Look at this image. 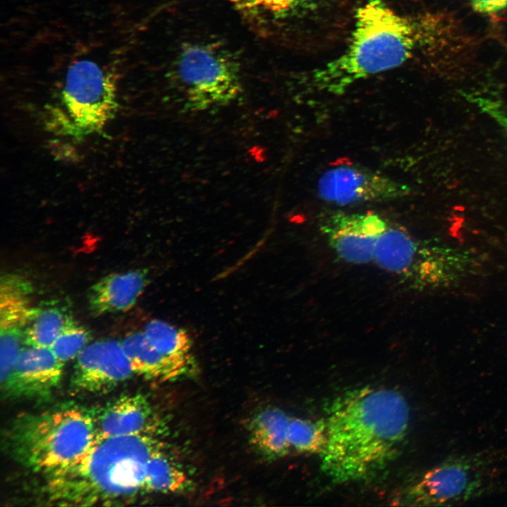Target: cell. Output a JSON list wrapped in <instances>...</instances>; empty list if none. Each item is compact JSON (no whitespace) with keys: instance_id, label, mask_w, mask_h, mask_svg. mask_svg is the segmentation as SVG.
Returning a JSON list of instances; mask_svg holds the SVG:
<instances>
[{"instance_id":"5b68a950","label":"cell","mask_w":507,"mask_h":507,"mask_svg":"<svg viewBox=\"0 0 507 507\" xmlns=\"http://www.w3.org/2000/svg\"><path fill=\"white\" fill-rule=\"evenodd\" d=\"M118 104L113 79L89 60L72 63L58 101L46 107L50 132L80 141L103 130L115 116Z\"/></svg>"},{"instance_id":"7c38bea8","label":"cell","mask_w":507,"mask_h":507,"mask_svg":"<svg viewBox=\"0 0 507 507\" xmlns=\"http://www.w3.org/2000/svg\"><path fill=\"white\" fill-rule=\"evenodd\" d=\"M63 366L50 348L26 346L1 391L6 396L44 395L60 382Z\"/></svg>"},{"instance_id":"d4e9b609","label":"cell","mask_w":507,"mask_h":507,"mask_svg":"<svg viewBox=\"0 0 507 507\" xmlns=\"http://www.w3.org/2000/svg\"><path fill=\"white\" fill-rule=\"evenodd\" d=\"M475 101L486 113L500 124L507 131V113L496 102L485 99H475Z\"/></svg>"},{"instance_id":"8992f818","label":"cell","mask_w":507,"mask_h":507,"mask_svg":"<svg viewBox=\"0 0 507 507\" xmlns=\"http://www.w3.org/2000/svg\"><path fill=\"white\" fill-rule=\"evenodd\" d=\"M373 260L384 270L420 289L452 285L468 276L475 267L471 254L418 241L389 223L376 242Z\"/></svg>"},{"instance_id":"9c48e42d","label":"cell","mask_w":507,"mask_h":507,"mask_svg":"<svg viewBox=\"0 0 507 507\" xmlns=\"http://www.w3.org/2000/svg\"><path fill=\"white\" fill-rule=\"evenodd\" d=\"M410 191L389 177L352 165L330 168L318 182L319 196L337 205L390 201L404 197Z\"/></svg>"},{"instance_id":"5bb4252c","label":"cell","mask_w":507,"mask_h":507,"mask_svg":"<svg viewBox=\"0 0 507 507\" xmlns=\"http://www.w3.org/2000/svg\"><path fill=\"white\" fill-rule=\"evenodd\" d=\"M148 282L146 269L104 277L90 288L89 310L95 316L127 311L135 304Z\"/></svg>"},{"instance_id":"8fae6325","label":"cell","mask_w":507,"mask_h":507,"mask_svg":"<svg viewBox=\"0 0 507 507\" xmlns=\"http://www.w3.org/2000/svg\"><path fill=\"white\" fill-rule=\"evenodd\" d=\"M134 373L121 342L100 340L86 346L77 356L73 387L89 393H103L128 379Z\"/></svg>"},{"instance_id":"ffe728a7","label":"cell","mask_w":507,"mask_h":507,"mask_svg":"<svg viewBox=\"0 0 507 507\" xmlns=\"http://www.w3.org/2000/svg\"><path fill=\"white\" fill-rule=\"evenodd\" d=\"M150 344L162 354L174 358H192V340L183 329L153 320L144 331Z\"/></svg>"},{"instance_id":"ac0fdd59","label":"cell","mask_w":507,"mask_h":507,"mask_svg":"<svg viewBox=\"0 0 507 507\" xmlns=\"http://www.w3.org/2000/svg\"><path fill=\"white\" fill-rule=\"evenodd\" d=\"M68 315L58 306L36 308L23 330L25 345L50 348L62 330Z\"/></svg>"},{"instance_id":"30bf717a","label":"cell","mask_w":507,"mask_h":507,"mask_svg":"<svg viewBox=\"0 0 507 507\" xmlns=\"http://www.w3.org/2000/svg\"><path fill=\"white\" fill-rule=\"evenodd\" d=\"M388 224L375 213L335 212L325 216L320 227L339 258L350 263L364 264L373 260L376 242Z\"/></svg>"},{"instance_id":"7a4b0ae2","label":"cell","mask_w":507,"mask_h":507,"mask_svg":"<svg viewBox=\"0 0 507 507\" xmlns=\"http://www.w3.org/2000/svg\"><path fill=\"white\" fill-rule=\"evenodd\" d=\"M160 446L151 434L96 437L77 461L48 475V498L63 506L128 499L143 489L149 459Z\"/></svg>"},{"instance_id":"9a60e30c","label":"cell","mask_w":507,"mask_h":507,"mask_svg":"<svg viewBox=\"0 0 507 507\" xmlns=\"http://www.w3.org/2000/svg\"><path fill=\"white\" fill-rule=\"evenodd\" d=\"M121 343L134 373L148 378L166 380L179 377L192 361L162 354L150 344L144 332L131 333Z\"/></svg>"},{"instance_id":"277c9868","label":"cell","mask_w":507,"mask_h":507,"mask_svg":"<svg viewBox=\"0 0 507 507\" xmlns=\"http://www.w3.org/2000/svg\"><path fill=\"white\" fill-rule=\"evenodd\" d=\"M95 439L93 415L70 407L17 418L6 444L17 462L49 475L77 461Z\"/></svg>"},{"instance_id":"2e32d148","label":"cell","mask_w":507,"mask_h":507,"mask_svg":"<svg viewBox=\"0 0 507 507\" xmlns=\"http://www.w3.org/2000/svg\"><path fill=\"white\" fill-rule=\"evenodd\" d=\"M32 287L20 275L7 274L1 279L0 330H24L36 308L30 303Z\"/></svg>"},{"instance_id":"44dd1931","label":"cell","mask_w":507,"mask_h":507,"mask_svg":"<svg viewBox=\"0 0 507 507\" xmlns=\"http://www.w3.org/2000/svg\"><path fill=\"white\" fill-rule=\"evenodd\" d=\"M287 438L298 453L321 454L327 443L325 421L289 418Z\"/></svg>"},{"instance_id":"7402d4cb","label":"cell","mask_w":507,"mask_h":507,"mask_svg":"<svg viewBox=\"0 0 507 507\" xmlns=\"http://www.w3.org/2000/svg\"><path fill=\"white\" fill-rule=\"evenodd\" d=\"M91 338L89 330L68 315L59 335L50 347L62 363L77 358Z\"/></svg>"},{"instance_id":"cb8c5ba5","label":"cell","mask_w":507,"mask_h":507,"mask_svg":"<svg viewBox=\"0 0 507 507\" xmlns=\"http://www.w3.org/2000/svg\"><path fill=\"white\" fill-rule=\"evenodd\" d=\"M311 0H244L249 8H260L273 13L281 14L297 8Z\"/></svg>"},{"instance_id":"603a6c76","label":"cell","mask_w":507,"mask_h":507,"mask_svg":"<svg viewBox=\"0 0 507 507\" xmlns=\"http://www.w3.org/2000/svg\"><path fill=\"white\" fill-rule=\"evenodd\" d=\"M23 331L0 330L1 389L9 381L17 361L23 349Z\"/></svg>"},{"instance_id":"3957f363","label":"cell","mask_w":507,"mask_h":507,"mask_svg":"<svg viewBox=\"0 0 507 507\" xmlns=\"http://www.w3.org/2000/svg\"><path fill=\"white\" fill-rule=\"evenodd\" d=\"M415 42L409 20L380 0L370 1L357 11L346 50L315 73V84L332 94L344 93L358 80L402 65Z\"/></svg>"},{"instance_id":"e0dca14e","label":"cell","mask_w":507,"mask_h":507,"mask_svg":"<svg viewBox=\"0 0 507 507\" xmlns=\"http://www.w3.org/2000/svg\"><path fill=\"white\" fill-rule=\"evenodd\" d=\"M289 417L276 408H267L257 414L249 426L253 444L265 456L282 457L290 451L287 438Z\"/></svg>"},{"instance_id":"6da1fadb","label":"cell","mask_w":507,"mask_h":507,"mask_svg":"<svg viewBox=\"0 0 507 507\" xmlns=\"http://www.w3.org/2000/svg\"><path fill=\"white\" fill-rule=\"evenodd\" d=\"M409 421L408 403L393 389L364 387L342 394L325 420L323 472L337 483L371 477L396 456Z\"/></svg>"},{"instance_id":"d6986e66","label":"cell","mask_w":507,"mask_h":507,"mask_svg":"<svg viewBox=\"0 0 507 507\" xmlns=\"http://www.w3.org/2000/svg\"><path fill=\"white\" fill-rule=\"evenodd\" d=\"M187 484L185 474L170 461L161 446L150 456L146 470L143 489L162 493L183 489Z\"/></svg>"},{"instance_id":"484cf974","label":"cell","mask_w":507,"mask_h":507,"mask_svg":"<svg viewBox=\"0 0 507 507\" xmlns=\"http://www.w3.org/2000/svg\"><path fill=\"white\" fill-rule=\"evenodd\" d=\"M472 9L481 14L491 15L507 8V0H470Z\"/></svg>"},{"instance_id":"4fadbf2b","label":"cell","mask_w":507,"mask_h":507,"mask_svg":"<svg viewBox=\"0 0 507 507\" xmlns=\"http://www.w3.org/2000/svg\"><path fill=\"white\" fill-rule=\"evenodd\" d=\"M92 415L96 438L152 434V408L142 394L121 396Z\"/></svg>"},{"instance_id":"52a82bcc","label":"cell","mask_w":507,"mask_h":507,"mask_svg":"<svg viewBox=\"0 0 507 507\" xmlns=\"http://www.w3.org/2000/svg\"><path fill=\"white\" fill-rule=\"evenodd\" d=\"M173 80L184 107L201 111L227 106L242 91L239 63L214 43H187L175 63Z\"/></svg>"},{"instance_id":"ba28073f","label":"cell","mask_w":507,"mask_h":507,"mask_svg":"<svg viewBox=\"0 0 507 507\" xmlns=\"http://www.w3.org/2000/svg\"><path fill=\"white\" fill-rule=\"evenodd\" d=\"M500 451L456 454L425 472L408 486L401 500L411 506H449L475 499L496 483Z\"/></svg>"}]
</instances>
